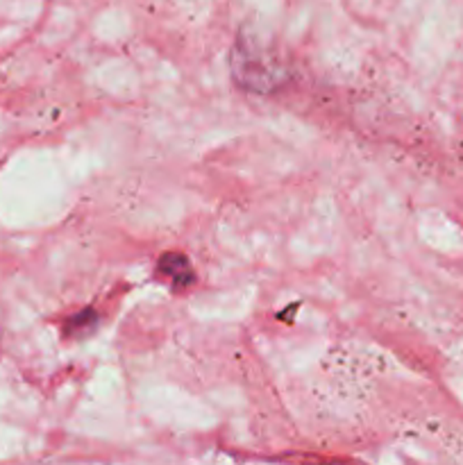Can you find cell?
Instances as JSON below:
<instances>
[{
	"label": "cell",
	"mask_w": 463,
	"mask_h": 465,
	"mask_svg": "<svg viewBox=\"0 0 463 465\" xmlns=\"http://www.w3.org/2000/svg\"><path fill=\"white\" fill-rule=\"evenodd\" d=\"M157 275L168 277L177 289H186L195 282V271L191 268V262L180 252L163 254L157 262Z\"/></svg>",
	"instance_id": "cell-1"
},
{
	"label": "cell",
	"mask_w": 463,
	"mask_h": 465,
	"mask_svg": "<svg viewBox=\"0 0 463 465\" xmlns=\"http://www.w3.org/2000/svg\"><path fill=\"white\" fill-rule=\"evenodd\" d=\"M98 321L100 318L94 309H82L75 316L66 318V334L71 339H80V336L91 334L95 330V325H98Z\"/></svg>",
	"instance_id": "cell-2"
}]
</instances>
